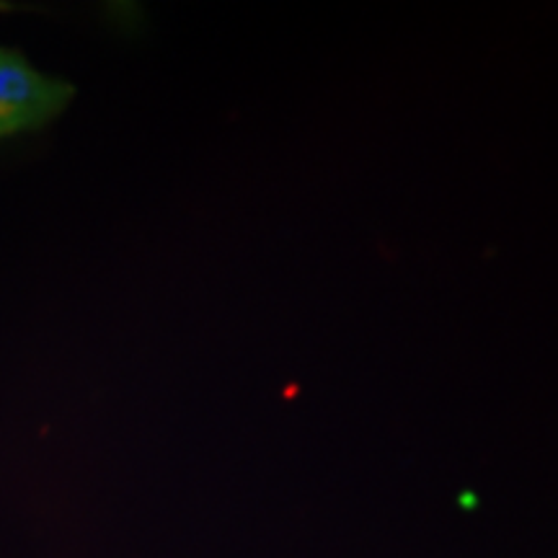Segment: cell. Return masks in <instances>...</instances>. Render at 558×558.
<instances>
[{"label": "cell", "instance_id": "6da1fadb", "mask_svg": "<svg viewBox=\"0 0 558 558\" xmlns=\"http://www.w3.org/2000/svg\"><path fill=\"white\" fill-rule=\"evenodd\" d=\"M73 86L39 73L19 52L0 47V137L37 130L68 107Z\"/></svg>", "mask_w": 558, "mask_h": 558}]
</instances>
